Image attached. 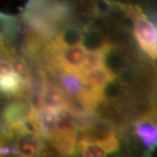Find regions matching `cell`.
I'll return each instance as SVG.
<instances>
[{
    "label": "cell",
    "instance_id": "cell-8",
    "mask_svg": "<svg viewBox=\"0 0 157 157\" xmlns=\"http://www.w3.org/2000/svg\"><path fill=\"white\" fill-rule=\"evenodd\" d=\"M115 78L116 77L113 73L106 67L102 66L85 75L84 84L102 93L104 87Z\"/></svg>",
    "mask_w": 157,
    "mask_h": 157
},
{
    "label": "cell",
    "instance_id": "cell-9",
    "mask_svg": "<svg viewBox=\"0 0 157 157\" xmlns=\"http://www.w3.org/2000/svg\"><path fill=\"white\" fill-rule=\"evenodd\" d=\"M57 85L68 96L77 97L84 86V81L75 74L62 72L58 78Z\"/></svg>",
    "mask_w": 157,
    "mask_h": 157
},
{
    "label": "cell",
    "instance_id": "cell-5",
    "mask_svg": "<svg viewBox=\"0 0 157 157\" xmlns=\"http://www.w3.org/2000/svg\"><path fill=\"white\" fill-rule=\"evenodd\" d=\"M67 94L56 84L46 82L41 91V107L58 111L67 107Z\"/></svg>",
    "mask_w": 157,
    "mask_h": 157
},
{
    "label": "cell",
    "instance_id": "cell-11",
    "mask_svg": "<svg viewBox=\"0 0 157 157\" xmlns=\"http://www.w3.org/2000/svg\"><path fill=\"white\" fill-rule=\"evenodd\" d=\"M56 131L77 132L75 128V114L68 108H61L56 112Z\"/></svg>",
    "mask_w": 157,
    "mask_h": 157
},
{
    "label": "cell",
    "instance_id": "cell-10",
    "mask_svg": "<svg viewBox=\"0 0 157 157\" xmlns=\"http://www.w3.org/2000/svg\"><path fill=\"white\" fill-rule=\"evenodd\" d=\"M112 42H111V44H112ZM109 45L107 47H106L105 49H103V50L86 52V56H85L84 62H83V66H82L83 81H84L85 75L86 73H90V72H92V71H94V70H95L97 68L101 67L103 66L104 55H105V52H106L107 49L109 47Z\"/></svg>",
    "mask_w": 157,
    "mask_h": 157
},
{
    "label": "cell",
    "instance_id": "cell-14",
    "mask_svg": "<svg viewBox=\"0 0 157 157\" xmlns=\"http://www.w3.org/2000/svg\"><path fill=\"white\" fill-rule=\"evenodd\" d=\"M36 157H63L55 147L51 145L46 140H44Z\"/></svg>",
    "mask_w": 157,
    "mask_h": 157
},
{
    "label": "cell",
    "instance_id": "cell-6",
    "mask_svg": "<svg viewBox=\"0 0 157 157\" xmlns=\"http://www.w3.org/2000/svg\"><path fill=\"white\" fill-rule=\"evenodd\" d=\"M135 136L147 148L154 150L157 147V125L146 118H141L132 125Z\"/></svg>",
    "mask_w": 157,
    "mask_h": 157
},
{
    "label": "cell",
    "instance_id": "cell-12",
    "mask_svg": "<svg viewBox=\"0 0 157 157\" xmlns=\"http://www.w3.org/2000/svg\"><path fill=\"white\" fill-rule=\"evenodd\" d=\"M75 154L81 157H107V153L101 144L78 141L76 142Z\"/></svg>",
    "mask_w": 157,
    "mask_h": 157
},
{
    "label": "cell",
    "instance_id": "cell-13",
    "mask_svg": "<svg viewBox=\"0 0 157 157\" xmlns=\"http://www.w3.org/2000/svg\"><path fill=\"white\" fill-rule=\"evenodd\" d=\"M98 120L91 112H84L75 115V128L77 132L90 127Z\"/></svg>",
    "mask_w": 157,
    "mask_h": 157
},
{
    "label": "cell",
    "instance_id": "cell-3",
    "mask_svg": "<svg viewBox=\"0 0 157 157\" xmlns=\"http://www.w3.org/2000/svg\"><path fill=\"white\" fill-rule=\"evenodd\" d=\"M33 107L24 100H14L0 108V121L6 124L25 122L32 112Z\"/></svg>",
    "mask_w": 157,
    "mask_h": 157
},
{
    "label": "cell",
    "instance_id": "cell-2",
    "mask_svg": "<svg viewBox=\"0 0 157 157\" xmlns=\"http://www.w3.org/2000/svg\"><path fill=\"white\" fill-rule=\"evenodd\" d=\"M58 46V62L62 71L75 74L83 79L82 66L86 53V49L80 44L72 46Z\"/></svg>",
    "mask_w": 157,
    "mask_h": 157
},
{
    "label": "cell",
    "instance_id": "cell-4",
    "mask_svg": "<svg viewBox=\"0 0 157 157\" xmlns=\"http://www.w3.org/2000/svg\"><path fill=\"white\" fill-rule=\"evenodd\" d=\"M45 139L27 128L21 129L16 136V145L19 157H36Z\"/></svg>",
    "mask_w": 157,
    "mask_h": 157
},
{
    "label": "cell",
    "instance_id": "cell-7",
    "mask_svg": "<svg viewBox=\"0 0 157 157\" xmlns=\"http://www.w3.org/2000/svg\"><path fill=\"white\" fill-rule=\"evenodd\" d=\"M77 132H58L46 139L52 146L55 147L63 157L74 155L76 150Z\"/></svg>",
    "mask_w": 157,
    "mask_h": 157
},
{
    "label": "cell",
    "instance_id": "cell-1",
    "mask_svg": "<svg viewBox=\"0 0 157 157\" xmlns=\"http://www.w3.org/2000/svg\"><path fill=\"white\" fill-rule=\"evenodd\" d=\"M78 141L101 144L107 153H114L120 149V139L115 127L100 119L88 128L77 132L76 142Z\"/></svg>",
    "mask_w": 157,
    "mask_h": 157
}]
</instances>
